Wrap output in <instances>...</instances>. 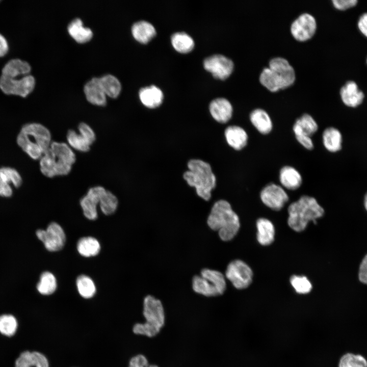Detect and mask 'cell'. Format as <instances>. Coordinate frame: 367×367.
Here are the masks:
<instances>
[{
	"mask_svg": "<svg viewBox=\"0 0 367 367\" xmlns=\"http://www.w3.org/2000/svg\"><path fill=\"white\" fill-rule=\"evenodd\" d=\"M75 161V154L68 144L52 142L40 159V170L49 178L66 175L71 171Z\"/></svg>",
	"mask_w": 367,
	"mask_h": 367,
	"instance_id": "obj_1",
	"label": "cell"
},
{
	"mask_svg": "<svg viewBox=\"0 0 367 367\" xmlns=\"http://www.w3.org/2000/svg\"><path fill=\"white\" fill-rule=\"evenodd\" d=\"M51 142L49 129L38 123L24 125L17 137L18 146L33 160L40 159L49 148Z\"/></svg>",
	"mask_w": 367,
	"mask_h": 367,
	"instance_id": "obj_2",
	"label": "cell"
},
{
	"mask_svg": "<svg viewBox=\"0 0 367 367\" xmlns=\"http://www.w3.org/2000/svg\"><path fill=\"white\" fill-rule=\"evenodd\" d=\"M207 223L212 230L218 231L219 237L224 241L232 239L240 227L238 216L232 209L230 204L223 199L214 204L208 216Z\"/></svg>",
	"mask_w": 367,
	"mask_h": 367,
	"instance_id": "obj_3",
	"label": "cell"
},
{
	"mask_svg": "<svg viewBox=\"0 0 367 367\" xmlns=\"http://www.w3.org/2000/svg\"><path fill=\"white\" fill-rule=\"evenodd\" d=\"M187 165L189 170L184 172V179L190 187L195 188L198 196L208 201L216 186V177L211 165L200 159H192Z\"/></svg>",
	"mask_w": 367,
	"mask_h": 367,
	"instance_id": "obj_4",
	"label": "cell"
},
{
	"mask_svg": "<svg viewBox=\"0 0 367 367\" xmlns=\"http://www.w3.org/2000/svg\"><path fill=\"white\" fill-rule=\"evenodd\" d=\"M288 214L289 226L300 232L306 228L309 222L316 224L317 219L324 215V210L314 197L303 195L289 205Z\"/></svg>",
	"mask_w": 367,
	"mask_h": 367,
	"instance_id": "obj_5",
	"label": "cell"
},
{
	"mask_svg": "<svg viewBox=\"0 0 367 367\" xmlns=\"http://www.w3.org/2000/svg\"><path fill=\"white\" fill-rule=\"evenodd\" d=\"M295 78V70L287 60L276 57L271 59L269 67L263 70L259 82L270 91L275 92L291 86Z\"/></svg>",
	"mask_w": 367,
	"mask_h": 367,
	"instance_id": "obj_6",
	"label": "cell"
},
{
	"mask_svg": "<svg viewBox=\"0 0 367 367\" xmlns=\"http://www.w3.org/2000/svg\"><path fill=\"white\" fill-rule=\"evenodd\" d=\"M143 323H136L133 327L136 334L153 337L161 332L165 324V313L162 302L151 295L146 296L143 301Z\"/></svg>",
	"mask_w": 367,
	"mask_h": 367,
	"instance_id": "obj_7",
	"label": "cell"
},
{
	"mask_svg": "<svg viewBox=\"0 0 367 367\" xmlns=\"http://www.w3.org/2000/svg\"><path fill=\"white\" fill-rule=\"evenodd\" d=\"M226 287L224 275L215 270L204 269L201 271L200 275H196L192 279L194 291L206 297L222 295Z\"/></svg>",
	"mask_w": 367,
	"mask_h": 367,
	"instance_id": "obj_8",
	"label": "cell"
},
{
	"mask_svg": "<svg viewBox=\"0 0 367 367\" xmlns=\"http://www.w3.org/2000/svg\"><path fill=\"white\" fill-rule=\"evenodd\" d=\"M318 125L313 118L308 114H304L297 119L293 130L297 141L305 148L311 150L314 148L311 137L317 132Z\"/></svg>",
	"mask_w": 367,
	"mask_h": 367,
	"instance_id": "obj_9",
	"label": "cell"
},
{
	"mask_svg": "<svg viewBox=\"0 0 367 367\" xmlns=\"http://www.w3.org/2000/svg\"><path fill=\"white\" fill-rule=\"evenodd\" d=\"M35 80L33 76L27 75L20 79L10 78L1 75L0 89L6 94L25 97L33 90Z\"/></svg>",
	"mask_w": 367,
	"mask_h": 367,
	"instance_id": "obj_10",
	"label": "cell"
},
{
	"mask_svg": "<svg viewBox=\"0 0 367 367\" xmlns=\"http://www.w3.org/2000/svg\"><path fill=\"white\" fill-rule=\"evenodd\" d=\"M37 238L41 241L49 251H57L64 247L66 235L62 227L57 223H50L46 229H38L36 232Z\"/></svg>",
	"mask_w": 367,
	"mask_h": 367,
	"instance_id": "obj_11",
	"label": "cell"
},
{
	"mask_svg": "<svg viewBox=\"0 0 367 367\" xmlns=\"http://www.w3.org/2000/svg\"><path fill=\"white\" fill-rule=\"evenodd\" d=\"M225 277L237 289L247 287L252 282L253 272L251 268L241 260H234L227 266Z\"/></svg>",
	"mask_w": 367,
	"mask_h": 367,
	"instance_id": "obj_12",
	"label": "cell"
},
{
	"mask_svg": "<svg viewBox=\"0 0 367 367\" xmlns=\"http://www.w3.org/2000/svg\"><path fill=\"white\" fill-rule=\"evenodd\" d=\"M259 196L263 203L274 211L282 209L289 199L284 188L275 183H270L264 187Z\"/></svg>",
	"mask_w": 367,
	"mask_h": 367,
	"instance_id": "obj_13",
	"label": "cell"
},
{
	"mask_svg": "<svg viewBox=\"0 0 367 367\" xmlns=\"http://www.w3.org/2000/svg\"><path fill=\"white\" fill-rule=\"evenodd\" d=\"M317 29V22L311 14L304 13L299 15L291 24V32L293 37L299 41L310 39Z\"/></svg>",
	"mask_w": 367,
	"mask_h": 367,
	"instance_id": "obj_14",
	"label": "cell"
},
{
	"mask_svg": "<svg viewBox=\"0 0 367 367\" xmlns=\"http://www.w3.org/2000/svg\"><path fill=\"white\" fill-rule=\"evenodd\" d=\"M203 66L214 77L223 80L231 74L234 65L232 61L228 58L222 55L216 54L205 58Z\"/></svg>",
	"mask_w": 367,
	"mask_h": 367,
	"instance_id": "obj_15",
	"label": "cell"
},
{
	"mask_svg": "<svg viewBox=\"0 0 367 367\" xmlns=\"http://www.w3.org/2000/svg\"><path fill=\"white\" fill-rule=\"evenodd\" d=\"M106 190L102 186H95L90 188L86 195L81 198L80 204L86 218L90 220L97 218V206Z\"/></svg>",
	"mask_w": 367,
	"mask_h": 367,
	"instance_id": "obj_16",
	"label": "cell"
},
{
	"mask_svg": "<svg viewBox=\"0 0 367 367\" xmlns=\"http://www.w3.org/2000/svg\"><path fill=\"white\" fill-rule=\"evenodd\" d=\"M22 178L19 172L10 167L0 168V196L9 197L12 195V185L19 187Z\"/></svg>",
	"mask_w": 367,
	"mask_h": 367,
	"instance_id": "obj_17",
	"label": "cell"
},
{
	"mask_svg": "<svg viewBox=\"0 0 367 367\" xmlns=\"http://www.w3.org/2000/svg\"><path fill=\"white\" fill-rule=\"evenodd\" d=\"M209 112L213 118L220 123H227L231 118L233 108L228 100L217 98L213 100L209 106Z\"/></svg>",
	"mask_w": 367,
	"mask_h": 367,
	"instance_id": "obj_18",
	"label": "cell"
},
{
	"mask_svg": "<svg viewBox=\"0 0 367 367\" xmlns=\"http://www.w3.org/2000/svg\"><path fill=\"white\" fill-rule=\"evenodd\" d=\"M14 367H49V362L41 352L24 351L16 359Z\"/></svg>",
	"mask_w": 367,
	"mask_h": 367,
	"instance_id": "obj_19",
	"label": "cell"
},
{
	"mask_svg": "<svg viewBox=\"0 0 367 367\" xmlns=\"http://www.w3.org/2000/svg\"><path fill=\"white\" fill-rule=\"evenodd\" d=\"M340 95L345 105L353 108L360 105L364 99L363 93L354 81H349L342 87Z\"/></svg>",
	"mask_w": 367,
	"mask_h": 367,
	"instance_id": "obj_20",
	"label": "cell"
},
{
	"mask_svg": "<svg viewBox=\"0 0 367 367\" xmlns=\"http://www.w3.org/2000/svg\"><path fill=\"white\" fill-rule=\"evenodd\" d=\"M227 144L235 150H241L247 144L248 136L246 130L238 125H230L224 131Z\"/></svg>",
	"mask_w": 367,
	"mask_h": 367,
	"instance_id": "obj_21",
	"label": "cell"
},
{
	"mask_svg": "<svg viewBox=\"0 0 367 367\" xmlns=\"http://www.w3.org/2000/svg\"><path fill=\"white\" fill-rule=\"evenodd\" d=\"M87 99L93 104L103 106L106 104L107 98L100 83L99 77H93L84 86Z\"/></svg>",
	"mask_w": 367,
	"mask_h": 367,
	"instance_id": "obj_22",
	"label": "cell"
},
{
	"mask_svg": "<svg viewBox=\"0 0 367 367\" xmlns=\"http://www.w3.org/2000/svg\"><path fill=\"white\" fill-rule=\"evenodd\" d=\"M279 179L281 186L289 190H296L302 184V177L299 172L291 166H284L279 171Z\"/></svg>",
	"mask_w": 367,
	"mask_h": 367,
	"instance_id": "obj_23",
	"label": "cell"
},
{
	"mask_svg": "<svg viewBox=\"0 0 367 367\" xmlns=\"http://www.w3.org/2000/svg\"><path fill=\"white\" fill-rule=\"evenodd\" d=\"M141 102L146 107L153 109L163 102L164 95L162 90L155 85L141 88L139 91Z\"/></svg>",
	"mask_w": 367,
	"mask_h": 367,
	"instance_id": "obj_24",
	"label": "cell"
},
{
	"mask_svg": "<svg viewBox=\"0 0 367 367\" xmlns=\"http://www.w3.org/2000/svg\"><path fill=\"white\" fill-rule=\"evenodd\" d=\"M249 118L251 123L259 133L267 135L272 131V121L265 110L255 109L250 113Z\"/></svg>",
	"mask_w": 367,
	"mask_h": 367,
	"instance_id": "obj_25",
	"label": "cell"
},
{
	"mask_svg": "<svg viewBox=\"0 0 367 367\" xmlns=\"http://www.w3.org/2000/svg\"><path fill=\"white\" fill-rule=\"evenodd\" d=\"M31 70V67L27 62L19 59H13L4 65L2 70V75L10 78H17L20 75H29Z\"/></svg>",
	"mask_w": 367,
	"mask_h": 367,
	"instance_id": "obj_26",
	"label": "cell"
},
{
	"mask_svg": "<svg viewBox=\"0 0 367 367\" xmlns=\"http://www.w3.org/2000/svg\"><path fill=\"white\" fill-rule=\"evenodd\" d=\"M132 32L134 37L142 43H146L156 35L153 25L145 20L138 21L133 24Z\"/></svg>",
	"mask_w": 367,
	"mask_h": 367,
	"instance_id": "obj_27",
	"label": "cell"
},
{
	"mask_svg": "<svg viewBox=\"0 0 367 367\" xmlns=\"http://www.w3.org/2000/svg\"><path fill=\"white\" fill-rule=\"evenodd\" d=\"M257 239L262 245H270L274 241L275 229L272 223L266 218H259L257 220Z\"/></svg>",
	"mask_w": 367,
	"mask_h": 367,
	"instance_id": "obj_28",
	"label": "cell"
},
{
	"mask_svg": "<svg viewBox=\"0 0 367 367\" xmlns=\"http://www.w3.org/2000/svg\"><path fill=\"white\" fill-rule=\"evenodd\" d=\"M70 36L77 42L84 43L89 41L93 36L92 30L83 25L82 20L76 18L72 20L68 26Z\"/></svg>",
	"mask_w": 367,
	"mask_h": 367,
	"instance_id": "obj_29",
	"label": "cell"
},
{
	"mask_svg": "<svg viewBox=\"0 0 367 367\" xmlns=\"http://www.w3.org/2000/svg\"><path fill=\"white\" fill-rule=\"evenodd\" d=\"M323 143L329 151L334 152L342 147V137L340 132L333 127L326 128L322 135Z\"/></svg>",
	"mask_w": 367,
	"mask_h": 367,
	"instance_id": "obj_30",
	"label": "cell"
},
{
	"mask_svg": "<svg viewBox=\"0 0 367 367\" xmlns=\"http://www.w3.org/2000/svg\"><path fill=\"white\" fill-rule=\"evenodd\" d=\"M78 253L84 257H91L97 255L100 250V245L97 239L92 237L81 238L77 243Z\"/></svg>",
	"mask_w": 367,
	"mask_h": 367,
	"instance_id": "obj_31",
	"label": "cell"
},
{
	"mask_svg": "<svg viewBox=\"0 0 367 367\" xmlns=\"http://www.w3.org/2000/svg\"><path fill=\"white\" fill-rule=\"evenodd\" d=\"M171 43L174 49L181 53H188L194 48L193 38L184 32H176L171 37Z\"/></svg>",
	"mask_w": 367,
	"mask_h": 367,
	"instance_id": "obj_32",
	"label": "cell"
},
{
	"mask_svg": "<svg viewBox=\"0 0 367 367\" xmlns=\"http://www.w3.org/2000/svg\"><path fill=\"white\" fill-rule=\"evenodd\" d=\"M57 282L54 275L48 271L43 272L37 284V291L42 295L53 294L57 289Z\"/></svg>",
	"mask_w": 367,
	"mask_h": 367,
	"instance_id": "obj_33",
	"label": "cell"
},
{
	"mask_svg": "<svg viewBox=\"0 0 367 367\" xmlns=\"http://www.w3.org/2000/svg\"><path fill=\"white\" fill-rule=\"evenodd\" d=\"M18 328L17 318L13 314L4 313L0 315V334L11 337L16 333Z\"/></svg>",
	"mask_w": 367,
	"mask_h": 367,
	"instance_id": "obj_34",
	"label": "cell"
},
{
	"mask_svg": "<svg viewBox=\"0 0 367 367\" xmlns=\"http://www.w3.org/2000/svg\"><path fill=\"white\" fill-rule=\"evenodd\" d=\"M99 78L101 86L106 95L112 98H116L119 95L121 85L116 77L111 74H107Z\"/></svg>",
	"mask_w": 367,
	"mask_h": 367,
	"instance_id": "obj_35",
	"label": "cell"
},
{
	"mask_svg": "<svg viewBox=\"0 0 367 367\" xmlns=\"http://www.w3.org/2000/svg\"><path fill=\"white\" fill-rule=\"evenodd\" d=\"M77 291L80 295L86 299L91 298L95 295L96 287L94 282L89 276L81 275L76 281Z\"/></svg>",
	"mask_w": 367,
	"mask_h": 367,
	"instance_id": "obj_36",
	"label": "cell"
},
{
	"mask_svg": "<svg viewBox=\"0 0 367 367\" xmlns=\"http://www.w3.org/2000/svg\"><path fill=\"white\" fill-rule=\"evenodd\" d=\"M118 205L117 197L111 192L106 190L100 198L99 205L101 211L106 215L114 214Z\"/></svg>",
	"mask_w": 367,
	"mask_h": 367,
	"instance_id": "obj_37",
	"label": "cell"
},
{
	"mask_svg": "<svg viewBox=\"0 0 367 367\" xmlns=\"http://www.w3.org/2000/svg\"><path fill=\"white\" fill-rule=\"evenodd\" d=\"M66 138L68 144L71 148L83 152L90 150L91 145L80 134L77 133L74 130H69Z\"/></svg>",
	"mask_w": 367,
	"mask_h": 367,
	"instance_id": "obj_38",
	"label": "cell"
},
{
	"mask_svg": "<svg viewBox=\"0 0 367 367\" xmlns=\"http://www.w3.org/2000/svg\"><path fill=\"white\" fill-rule=\"evenodd\" d=\"M338 367H367V360L361 355L347 353L338 362Z\"/></svg>",
	"mask_w": 367,
	"mask_h": 367,
	"instance_id": "obj_39",
	"label": "cell"
},
{
	"mask_svg": "<svg viewBox=\"0 0 367 367\" xmlns=\"http://www.w3.org/2000/svg\"><path fill=\"white\" fill-rule=\"evenodd\" d=\"M290 282L296 292L300 294H306L309 293L312 285L307 277L293 275L290 278Z\"/></svg>",
	"mask_w": 367,
	"mask_h": 367,
	"instance_id": "obj_40",
	"label": "cell"
},
{
	"mask_svg": "<svg viewBox=\"0 0 367 367\" xmlns=\"http://www.w3.org/2000/svg\"><path fill=\"white\" fill-rule=\"evenodd\" d=\"M79 134L91 145L96 139V136L92 128L87 123H80L78 125Z\"/></svg>",
	"mask_w": 367,
	"mask_h": 367,
	"instance_id": "obj_41",
	"label": "cell"
},
{
	"mask_svg": "<svg viewBox=\"0 0 367 367\" xmlns=\"http://www.w3.org/2000/svg\"><path fill=\"white\" fill-rule=\"evenodd\" d=\"M128 367H159L155 364H150L147 357L142 354L133 356L129 361Z\"/></svg>",
	"mask_w": 367,
	"mask_h": 367,
	"instance_id": "obj_42",
	"label": "cell"
},
{
	"mask_svg": "<svg viewBox=\"0 0 367 367\" xmlns=\"http://www.w3.org/2000/svg\"><path fill=\"white\" fill-rule=\"evenodd\" d=\"M358 275L359 280L367 285V254L363 257L360 264Z\"/></svg>",
	"mask_w": 367,
	"mask_h": 367,
	"instance_id": "obj_43",
	"label": "cell"
},
{
	"mask_svg": "<svg viewBox=\"0 0 367 367\" xmlns=\"http://www.w3.org/2000/svg\"><path fill=\"white\" fill-rule=\"evenodd\" d=\"M333 6L339 10H345L354 7L357 3L356 0H333Z\"/></svg>",
	"mask_w": 367,
	"mask_h": 367,
	"instance_id": "obj_44",
	"label": "cell"
},
{
	"mask_svg": "<svg viewBox=\"0 0 367 367\" xmlns=\"http://www.w3.org/2000/svg\"><path fill=\"white\" fill-rule=\"evenodd\" d=\"M357 25L361 33L367 37V13L363 14L360 17Z\"/></svg>",
	"mask_w": 367,
	"mask_h": 367,
	"instance_id": "obj_45",
	"label": "cell"
},
{
	"mask_svg": "<svg viewBox=\"0 0 367 367\" xmlns=\"http://www.w3.org/2000/svg\"><path fill=\"white\" fill-rule=\"evenodd\" d=\"M9 50V45L5 37L0 33V57L5 56Z\"/></svg>",
	"mask_w": 367,
	"mask_h": 367,
	"instance_id": "obj_46",
	"label": "cell"
},
{
	"mask_svg": "<svg viewBox=\"0 0 367 367\" xmlns=\"http://www.w3.org/2000/svg\"><path fill=\"white\" fill-rule=\"evenodd\" d=\"M364 205L365 209L367 211V193L365 195L364 197Z\"/></svg>",
	"mask_w": 367,
	"mask_h": 367,
	"instance_id": "obj_47",
	"label": "cell"
},
{
	"mask_svg": "<svg viewBox=\"0 0 367 367\" xmlns=\"http://www.w3.org/2000/svg\"><path fill=\"white\" fill-rule=\"evenodd\" d=\"M366 63H367V59H366Z\"/></svg>",
	"mask_w": 367,
	"mask_h": 367,
	"instance_id": "obj_48",
	"label": "cell"
}]
</instances>
